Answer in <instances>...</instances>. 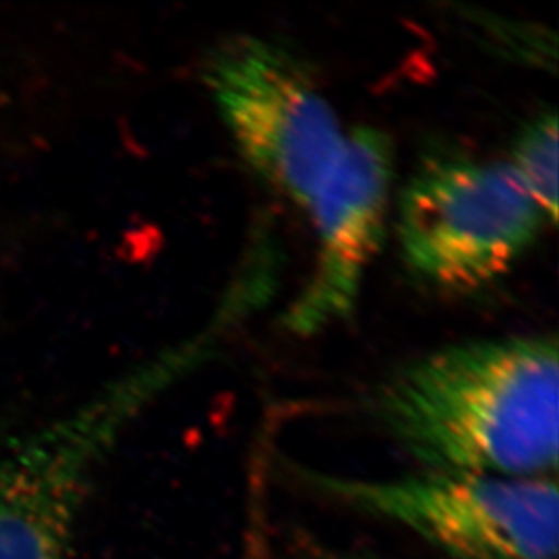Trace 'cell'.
Segmentation results:
<instances>
[{"label":"cell","instance_id":"3957f363","mask_svg":"<svg viewBox=\"0 0 559 559\" xmlns=\"http://www.w3.org/2000/svg\"><path fill=\"white\" fill-rule=\"evenodd\" d=\"M186 360L143 368L68 417L0 445V559H69L98 465Z\"/></svg>","mask_w":559,"mask_h":559},{"label":"cell","instance_id":"277c9868","mask_svg":"<svg viewBox=\"0 0 559 559\" xmlns=\"http://www.w3.org/2000/svg\"><path fill=\"white\" fill-rule=\"evenodd\" d=\"M302 476L330 497L412 528L454 559H558L559 492L552 476L431 469L395 480Z\"/></svg>","mask_w":559,"mask_h":559},{"label":"cell","instance_id":"5b68a950","mask_svg":"<svg viewBox=\"0 0 559 559\" xmlns=\"http://www.w3.org/2000/svg\"><path fill=\"white\" fill-rule=\"evenodd\" d=\"M206 84L250 169L307 211L346 136L310 74L277 44L239 35L214 51Z\"/></svg>","mask_w":559,"mask_h":559},{"label":"cell","instance_id":"52a82bcc","mask_svg":"<svg viewBox=\"0 0 559 559\" xmlns=\"http://www.w3.org/2000/svg\"><path fill=\"white\" fill-rule=\"evenodd\" d=\"M509 167L528 194L549 217H558V117L555 111L539 112L512 143Z\"/></svg>","mask_w":559,"mask_h":559},{"label":"cell","instance_id":"6da1fadb","mask_svg":"<svg viewBox=\"0 0 559 559\" xmlns=\"http://www.w3.org/2000/svg\"><path fill=\"white\" fill-rule=\"evenodd\" d=\"M371 415L424 469L544 478L559 454L555 337L471 341L402 366Z\"/></svg>","mask_w":559,"mask_h":559},{"label":"cell","instance_id":"8992f818","mask_svg":"<svg viewBox=\"0 0 559 559\" xmlns=\"http://www.w3.org/2000/svg\"><path fill=\"white\" fill-rule=\"evenodd\" d=\"M395 178L390 136L357 127L344 136L335 164L308 203L317 233V264L286 313L296 333H317L352 316L366 270L384 239Z\"/></svg>","mask_w":559,"mask_h":559},{"label":"cell","instance_id":"7a4b0ae2","mask_svg":"<svg viewBox=\"0 0 559 559\" xmlns=\"http://www.w3.org/2000/svg\"><path fill=\"white\" fill-rule=\"evenodd\" d=\"M547 223L507 162L459 154L426 159L399 205L404 261L449 292L480 290L500 280Z\"/></svg>","mask_w":559,"mask_h":559}]
</instances>
